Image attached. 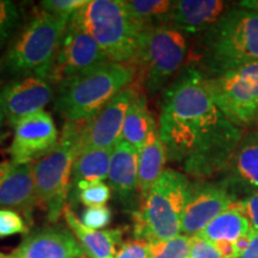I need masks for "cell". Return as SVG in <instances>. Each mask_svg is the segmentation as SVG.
Returning <instances> with one entry per match:
<instances>
[{"instance_id": "6da1fadb", "label": "cell", "mask_w": 258, "mask_h": 258, "mask_svg": "<svg viewBox=\"0 0 258 258\" xmlns=\"http://www.w3.org/2000/svg\"><path fill=\"white\" fill-rule=\"evenodd\" d=\"M159 134L167 159L196 177L227 166L243 137L215 104L205 76L194 67H185L164 92Z\"/></svg>"}, {"instance_id": "7a4b0ae2", "label": "cell", "mask_w": 258, "mask_h": 258, "mask_svg": "<svg viewBox=\"0 0 258 258\" xmlns=\"http://www.w3.org/2000/svg\"><path fill=\"white\" fill-rule=\"evenodd\" d=\"M194 54L206 78L258 62V12L240 5L227 10L203 32Z\"/></svg>"}, {"instance_id": "3957f363", "label": "cell", "mask_w": 258, "mask_h": 258, "mask_svg": "<svg viewBox=\"0 0 258 258\" xmlns=\"http://www.w3.org/2000/svg\"><path fill=\"white\" fill-rule=\"evenodd\" d=\"M138 67L106 62L57 86L54 108L67 121H86L98 114L122 90L134 83Z\"/></svg>"}, {"instance_id": "277c9868", "label": "cell", "mask_w": 258, "mask_h": 258, "mask_svg": "<svg viewBox=\"0 0 258 258\" xmlns=\"http://www.w3.org/2000/svg\"><path fill=\"white\" fill-rule=\"evenodd\" d=\"M72 16H59L40 10L12 40L3 69L15 78L38 77L49 80L57 50Z\"/></svg>"}, {"instance_id": "5b68a950", "label": "cell", "mask_w": 258, "mask_h": 258, "mask_svg": "<svg viewBox=\"0 0 258 258\" xmlns=\"http://www.w3.org/2000/svg\"><path fill=\"white\" fill-rule=\"evenodd\" d=\"M72 19L95 38L110 62L137 63L144 28L123 0H91Z\"/></svg>"}, {"instance_id": "8992f818", "label": "cell", "mask_w": 258, "mask_h": 258, "mask_svg": "<svg viewBox=\"0 0 258 258\" xmlns=\"http://www.w3.org/2000/svg\"><path fill=\"white\" fill-rule=\"evenodd\" d=\"M190 184L188 177L178 171H164L143 199L140 208L132 213L134 237L151 243L179 235Z\"/></svg>"}, {"instance_id": "52a82bcc", "label": "cell", "mask_w": 258, "mask_h": 258, "mask_svg": "<svg viewBox=\"0 0 258 258\" xmlns=\"http://www.w3.org/2000/svg\"><path fill=\"white\" fill-rule=\"evenodd\" d=\"M84 124L85 121H67L55 150L32 165L38 203L46 206L50 222L59 220L66 208L64 203L72 184L74 160L80 152Z\"/></svg>"}, {"instance_id": "ba28073f", "label": "cell", "mask_w": 258, "mask_h": 258, "mask_svg": "<svg viewBox=\"0 0 258 258\" xmlns=\"http://www.w3.org/2000/svg\"><path fill=\"white\" fill-rule=\"evenodd\" d=\"M184 32L169 24L145 28L137 60L141 85L150 95L160 91L180 70L188 56Z\"/></svg>"}, {"instance_id": "9c48e42d", "label": "cell", "mask_w": 258, "mask_h": 258, "mask_svg": "<svg viewBox=\"0 0 258 258\" xmlns=\"http://www.w3.org/2000/svg\"><path fill=\"white\" fill-rule=\"evenodd\" d=\"M206 84L215 104L235 127H250L257 123L258 62L208 77Z\"/></svg>"}, {"instance_id": "30bf717a", "label": "cell", "mask_w": 258, "mask_h": 258, "mask_svg": "<svg viewBox=\"0 0 258 258\" xmlns=\"http://www.w3.org/2000/svg\"><path fill=\"white\" fill-rule=\"evenodd\" d=\"M110 62L95 38L71 17L57 50L49 82L60 84Z\"/></svg>"}, {"instance_id": "8fae6325", "label": "cell", "mask_w": 258, "mask_h": 258, "mask_svg": "<svg viewBox=\"0 0 258 258\" xmlns=\"http://www.w3.org/2000/svg\"><path fill=\"white\" fill-rule=\"evenodd\" d=\"M59 133L49 112L40 111L14 125V139L9 148L14 164L24 165L49 154L59 145Z\"/></svg>"}, {"instance_id": "7c38bea8", "label": "cell", "mask_w": 258, "mask_h": 258, "mask_svg": "<svg viewBox=\"0 0 258 258\" xmlns=\"http://www.w3.org/2000/svg\"><path fill=\"white\" fill-rule=\"evenodd\" d=\"M139 92L140 89L138 83L134 82L112 98L98 114L86 120L80 151L86 148H114L121 140L125 115Z\"/></svg>"}, {"instance_id": "4fadbf2b", "label": "cell", "mask_w": 258, "mask_h": 258, "mask_svg": "<svg viewBox=\"0 0 258 258\" xmlns=\"http://www.w3.org/2000/svg\"><path fill=\"white\" fill-rule=\"evenodd\" d=\"M53 86L38 77L16 78L0 90V108L6 121L14 127L28 116L42 111L51 101Z\"/></svg>"}, {"instance_id": "5bb4252c", "label": "cell", "mask_w": 258, "mask_h": 258, "mask_svg": "<svg viewBox=\"0 0 258 258\" xmlns=\"http://www.w3.org/2000/svg\"><path fill=\"white\" fill-rule=\"evenodd\" d=\"M233 203L227 186L212 183L190 184L182 219V233L188 237L198 235Z\"/></svg>"}, {"instance_id": "9a60e30c", "label": "cell", "mask_w": 258, "mask_h": 258, "mask_svg": "<svg viewBox=\"0 0 258 258\" xmlns=\"http://www.w3.org/2000/svg\"><path fill=\"white\" fill-rule=\"evenodd\" d=\"M38 205L31 164H0V209H17L28 219Z\"/></svg>"}, {"instance_id": "2e32d148", "label": "cell", "mask_w": 258, "mask_h": 258, "mask_svg": "<svg viewBox=\"0 0 258 258\" xmlns=\"http://www.w3.org/2000/svg\"><path fill=\"white\" fill-rule=\"evenodd\" d=\"M12 254L15 258H83L85 253L70 231L50 226L28 234Z\"/></svg>"}, {"instance_id": "e0dca14e", "label": "cell", "mask_w": 258, "mask_h": 258, "mask_svg": "<svg viewBox=\"0 0 258 258\" xmlns=\"http://www.w3.org/2000/svg\"><path fill=\"white\" fill-rule=\"evenodd\" d=\"M226 9V3L219 0L172 2L169 25L184 34H203L224 16Z\"/></svg>"}, {"instance_id": "ac0fdd59", "label": "cell", "mask_w": 258, "mask_h": 258, "mask_svg": "<svg viewBox=\"0 0 258 258\" xmlns=\"http://www.w3.org/2000/svg\"><path fill=\"white\" fill-rule=\"evenodd\" d=\"M139 151L131 144L120 140L114 147L111 156L109 182L115 196L125 207H133L139 191L138 179Z\"/></svg>"}, {"instance_id": "d6986e66", "label": "cell", "mask_w": 258, "mask_h": 258, "mask_svg": "<svg viewBox=\"0 0 258 258\" xmlns=\"http://www.w3.org/2000/svg\"><path fill=\"white\" fill-rule=\"evenodd\" d=\"M226 167L231 188L258 191V131L241 137Z\"/></svg>"}, {"instance_id": "ffe728a7", "label": "cell", "mask_w": 258, "mask_h": 258, "mask_svg": "<svg viewBox=\"0 0 258 258\" xmlns=\"http://www.w3.org/2000/svg\"><path fill=\"white\" fill-rule=\"evenodd\" d=\"M63 215L86 256L89 258H116V246L121 243L122 238L121 230L95 231L86 228L67 206Z\"/></svg>"}, {"instance_id": "44dd1931", "label": "cell", "mask_w": 258, "mask_h": 258, "mask_svg": "<svg viewBox=\"0 0 258 258\" xmlns=\"http://www.w3.org/2000/svg\"><path fill=\"white\" fill-rule=\"evenodd\" d=\"M252 232L247 218L245 217L239 202L233 203L230 208L218 215L209 222L205 230L200 232L199 237L211 241L212 244L234 245L240 238Z\"/></svg>"}, {"instance_id": "7402d4cb", "label": "cell", "mask_w": 258, "mask_h": 258, "mask_svg": "<svg viewBox=\"0 0 258 258\" xmlns=\"http://www.w3.org/2000/svg\"><path fill=\"white\" fill-rule=\"evenodd\" d=\"M167 159L165 145L161 140L159 128L154 127L146 144L139 151L138 179L141 200L147 195L156 180L164 172Z\"/></svg>"}, {"instance_id": "603a6c76", "label": "cell", "mask_w": 258, "mask_h": 258, "mask_svg": "<svg viewBox=\"0 0 258 258\" xmlns=\"http://www.w3.org/2000/svg\"><path fill=\"white\" fill-rule=\"evenodd\" d=\"M156 125V121L148 110L146 97L140 91L135 96L125 115L121 140L140 151Z\"/></svg>"}, {"instance_id": "cb8c5ba5", "label": "cell", "mask_w": 258, "mask_h": 258, "mask_svg": "<svg viewBox=\"0 0 258 258\" xmlns=\"http://www.w3.org/2000/svg\"><path fill=\"white\" fill-rule=\"evenodd\" d=\"M114 148H86L77 156L72 170V186L80 182H103L108 178Z\"/></svg>"}, {"instance_id": "d4e9b609", "label": "cell", "mask_w": 258, "mask_h": 258, "mask_svg": "<svg viewBox=\"0 0 258 258\" xmlns=\"http://www.w3.org/2000/svg\"><path fill=\"white\" fill-rule=\"evenodd\" d=\"M135 21L141 28L169 24L172 2L167 0H132L125 2Z\"/></svg>"}, {"instance_id": "484cf974", "label": "cell", "mask_w": 258, "mask_h": 258, "mask_svg": "<svg viewBox=\"0 0 258 258\" xmlns=\"http://www.w3.org/2000/svg\"><path fill=\"white\" fill-rule=\"evenodd\" d=\"M191 237L177 235L169 240L148 243V258H189Z\"/></svg>"}, {"instance_id": "4316f807", "label": "cell", "mask_w": 258, "mask_h": 258, "mask_svg": "<svg viewBox=\"0 0 258 258\" xmlns=\"http://www.w3.org/2000/svg\"><path fill=\"white\" fill-rule=\"evenodd\" d=\"M77 190V198L86 207H99L111 198L110 186L104 182H80L74 186Z\"/></svg>"}, {"instance_id": "83f0119b", "label": "cell", "mask_w": 258, "mask_h": 258, "mask_svg": "<svg viewBox=\"0 0 258 258\" xmlns=\"http://www.w3.org/2000/svg\"><path fill=\"white\" fill-rule=\"evenodd\" d=\"M29 227L19 213L11 209H0V238L15 234H27Z\"/></svg>"}, {"instance_id": "f1b7e54d", "label": "cell", "mask_w": 258, "mask_h": 258, "mask_svg": "<svg viewBox=\"0 0 258 258\" xmlns=\"http://www.w3.org/2000/svg\"><path fill=\"white\" fill-rule=\"evenodd\" d=\"M21 11L14 2L0 0V31L8 36H12L14 31L21 24Z\"/></svg>"}, {"instance_id": "f546056e", "label": "cell", "mask_w": 258, "mask_h": 258, "mask_svg": "<svg viewBox=\"0 0 258 258\" xmlns=\"http://www.w3.org/2000/svg\"><path fill=\"white\" fill-rule=\"evenodd\" d=\"M112 213L110 208L106 206H99V207H89L83 212L82 220L80 222L90 230L98 231L104 228L111 222Z\"/></svg>"}, {"instance_id": "4dcf8cb0", "label": "cell", "mask_w": 258, "mask_h": 258, "mask_svg": "<svg viewBox=\"0 0 258 258\" xmlns=\"http://www.w3.org/2000/svg\"><path fill=\"white\" fill-rule=\"evenodd\" d=\"M86 3V0H44L40 3V9L54 15L73 16Z\"/></svg>"}, {"instance_id": "1f68e13d", "label": "cell", "mask_w": 258, "mask_h": 258, "mask_svg": "<svg viewBox=\"0 0 258 258\" xmlns=\"http://www.w3.org/2000/svg\"><path fill=\"white\" fill-rule=\"evenodd\" d=\"M189 258H224L220 251L211 241L203 239L199 235L191 237Z\"/></svg>"}, {"instance_id": "d6a6232c", "label": "cell", "mask_w": 258, "mask_h": 258, "mask_svg": "<svg viewBox=\"0 0 258 258\" xmlns=\"http://www.w3.org/2000/svg\"><path fill=\"white\" fill-rule=\"evenodd\" d=\"M116 258H148V241L128 240L121 245Z\"/></svg>"}, {"instance_id": "836d02e7", "label": "cell", "mask_w": 258, "mask_h": 258, "mask_svg": "<svg viewBox=\"0 0 258 258\" xmlns=\"http://www.w3.org/2000/svg\"><path fill=\"white\" fill-rule=\"evenodd\" d=\"M245 217L249 220L253 232H258V191L250 194L249 198L239 202Z\"/></svg>"}, {"instance_id": "e575fe53", "label": "cell", "mask_w": 258, "mask_h": 258, "mask_svg": "<svg viewBox=\"0 0 258 258\" xmlns=\"http://www.w3.org/2000/svg\"><path fill=\"white\" fill-rule=\"evenodd\" d=\"M240 258H258V232H252L249 246Z\"/></svg>"}, {"instance_id": "d590c367", "label": "cell", "mask_w": 258, "mask_h": 258, "mask_svg": "<svg viewBox=\"0 0 258 258\" xmlns=\"http://www.w3.org/2000/svg\"><path fill=\"white\" fill-rule=\"evenodd\" d=\"M240 6L246 9L254 10V11L258 12V0H253V2H243L240 3Z\"/></svg>"}, {"instance_id": "8d00e7d4", "label": "cell", "mask_w": 258, "mask_h": 258, "mask_svg": "<svg viewBox=\"0 0 258 258\" xmlns=\"http://www.w3.org/2000/svg\"><path fill=\"white\" fill-rule=\"evenodd\" d=\"M8 40H9V37L5 36V35L0 31V49L5 46V43L8 42Z\"/></svg>"}, {"instance_id": "74e56055", "label": "cell", "mask_w": 258, "mask_h": 258, "mask_svg": "<svg viewBox=\"0 0 258 258\" xmlns=\"http://www.w3.org/2000/svg\"><path fill=\"white\" fill-rule=\"evenodd\" d=\"M4 121H5V116L3 114L2 108H0V131H2L3 125H4ZM0 133H2V132H0Z\"/></svg>"}, {"instance_id": "f35d334b", "label": "cell", "mask_w": 258, "mask_h": 258, "mask_svg": "<svg viewBox=\"0 0 258 258\" xmlns=\"http://www.w3.org/2000/svg\"><path fill=\"white\" fill-rule=\"evenodd\" d=\"M8 133H0V144L5 140V138H8Z\"/></svg>"}, {"instance_id": "ab89813d", "label": "cell", "mask_w": 258, "mask_h": 258, "mask_svg": "<svg viewBox=\"0 0 258 258\" xmlns=\"http://www.w3.org/2000/svg\"><path fill=\"white\" fill-rule=\"evenodd\" d=\"M0 258H15L14 254H3L0 253Z\"/></svg>"}]
</instances>
